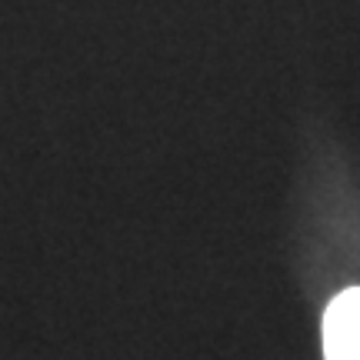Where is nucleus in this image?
I'll return each mask as SVG.
<instances>
[{"mask_svg":"<svg viewBox=\"0 0 360 360\" xmlns=\"http://www.w3.org/2000/svg\"><path fill=\"white\" fill-rule=\"evenodd\" d=\"M323 354L327 360H360V287L330 300L323 314Z\"/></svg>","mask_w":360,"mask_h":360,"instance_id":"1","label":"nucleus"}]
</instances>
